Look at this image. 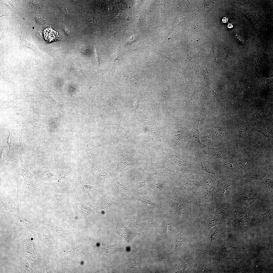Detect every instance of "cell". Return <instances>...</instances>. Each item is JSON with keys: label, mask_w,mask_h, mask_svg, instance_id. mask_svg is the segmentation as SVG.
<instances>
[{"label": "cell", "mask_w": 273, "mask_h": 273, "mask_svg": "<svg viewBox=\"0 0 273 273\" xmlns=\"http://www.w3.org/2000/svg\"><path fill=\"white\" fill-rule=\"evenodd\" d=\"M242 180L233 193L231 206L251 207L257 201L264 198L259 187L261 181L245 182Z\"/></svg>", "instance_id": "1"}, {"label": "cell", "mask_w": 273, "mask_h": 273, "mask_svg": "<svg viewBox=\"0 0 273 273\" xmlns=\"http://www.w3.org/2000/svg\"><path fill=\"white\" fill-rule=\"evenodd\" d=\"M242 181L240 178L226 176L218 179L217 186L213 190L214 201L231 207V200L233 193Z\"/></svg>", "instance_id": "2"}, {"label": "cell", "mask_w": 273, "mask_h": 273, "mask_svg": "<svg viewBox=\"0 0 273 273\" xmlns=\"http://www.w3.org/2000/svg\"><path fill=\"white\" fill-rule=\"evenodd\" d=\"M251 207L252 212L249 230L259 223H273V200L264 198L257 201Z\"/></svg>", "instance_id": "3"}, {"label": "cell", "mask_w": 273, "mask_h": 273, "mask_svg": "<svg viewBox=\"0 0 273 273\" xmlns=\"http://www.w3.org/2000/svg\"><path fill=\"white\" fill-rule=\"evenodd\" d=\"M202 133L200 137L201 139L210 140L208 147L219 148L239 145L238 143L232 141V132L226 127L216 125Z\"/></svg>", "instance_id": "4"}, {"label": "cell", "mask_w": 273, "mask_h": 273, "mask_svg": "<svg viewBox=\"0 0 273 273\" xmlns=\"http://www.w3.org/2000/svg\"><path fill=\"white\" fill-rule=\"evenodd\" d=\"M252 212L251 207L231 206L226 219L230 221L236 233L242 235L248 231Z\"/></svg>", "instance_id": "5"}, {"label": "cell", "mask_w": 273, "mask_h": 273, "mask_svg": "<svg viewBox=\"0 0 273 273\" xmlns=\"http://www.w3.org/2000/svg\"><path fill=\"white\" fill-rule=\"evenodd\" d=\"M256 162L246 157L234 160L219 161V167L226 176L240 178L255 164Z\"/></svg>", "instance_id": "6"}, {"label": "cell", "mask_w": 273, "mask_h": 273, "mask_svg": "<svg viewBox=\"0 0 273 273\" xmlns=\"http://www.w3.org/2000/svg\"><path fill=\"white\" fill-rule=\"evenodd\" d=\"M206 108H202L199 112L197 120L194 123L190 133L184 137L185 147L183 149L192 156L196 158L201 153V150L207 147L200 140L199 123L202 115Z\"/></svg>", "instance_id": "7"}, {"label": "cell", "mask_w": 273, "mask_h": 273, "mask_svg": "<svg viewBox=\"0 0 273 273\" xmlns=\"http://www.w3.org/2000/svg\"><path fill=\"white\" fill-rule=\"evenodd\" d=\"M201 153L213 156L220 160L240 159L245 157L243 150L239 145L219 148L208 147L202 149Z\"/></svg>", "instance_id": "8"}, {"label": "cell", "mask_w": 273, "mask_h": 273, "mask_svg": "<svg viewBox=\"0 0 273 273\" xmlns=\"http://www.w3.org/2000/svg\"><path fill=\"white\" fill-rule=\"evenodd\" d=\"M243 151L245 157L249 159L263 164L273 163V148L268 150L266 148L260 147L253 137Z\"/></svg>", "instance_id": "9"}, {"label": "cell", "mask_w": 273, "mask_h": 273, "mask_svg": "<svg viewBox=\"0 0 273 273\" xmlns=\"http://www.w3.org/2000/svg\"><path fill=\"white\" fill-rule=\"evenodd\" d=\"M219 161L213 156L201 153L196 158V163L200 171L213 174L218 179L226 176L220 168Z\"/></svg>", "instance_id": "10"}, {"label": "cell", "mask_w": 273, "mask_h": 273, "mask_svg": "<svg viewBox=\"0 0 273 273\" xmlns=\"http://www.w3.org/2000/svg\"><path fill=\"white\" fill-rule=\"evenodd\" d=\"M172 155L173 160L180 167L184 175L196 174L200 171L196 163V158L184 149Z\"/></svg>", "instance_id": "11"}, {"label": "cell", "mask_w": 273, "mask_h": 273, "mask_svg": "<svg viewBox=\"0 0 273 273\" xmlns=\"http://www.w3.org/2000/svg\"><path fill=\"white\" fill-rule=\"evenodd\" d=\"M273 163L263 164L256 162L254 165L240 178L245 182L262 181L273 172Z\"/></svg>", "instance_id": "12"}, {"label": "cell", "mask_w": 273, "mask_h": 273, "mask_svg": "<svg viewBox=\"0 0 273 273\" xmlns=\"http://www.w3.org/2000/svg\"><path fill=\"white\" fill-rule=\"evenodd\" d=\"M185 176L180 187L184 192L186 199L190 200L197 194L206 190L200 183L196 174Z\"/></svg>", "instance_id": "13"}, {"label": "cell", "mask_w": 273, "mask_h": 273, "mask_svg": "<svg viewBox=\"0 0 273 273\" xmlns=\"http://www.w3.org/2000/svg\"><path fill=\"white\" fill-rule=\"evenodd\" d=\"M198 204L203 214H210L216 219L223 220L226 219L230 214L231 207H227L214 201Z\"/></svg>", "instance_id": "14"}, {"label": "cell", "mask_w": 273, "mask_h": 273, "mask_svg": "<svg viewBox=\"0 0 273 273\" xmlns=\"http://www.w3.org/2000/svg\"><path fill=\"white\" fill-rule=\"evenodd\" d=\"M14 212L19 221L36 237V232L38 227L39 223L35 215L23 208L15 209Z\"/></svg>", "instance_id": "15"}, {"label": "cell", "mask_w": 273, "mask_h": 273, "mask_svg": "<svg viewBox=\"0 0 273 273\" xmlns=\"http://www.w3.org/2000/svg\"><path fill=\"white\" fill-rule=\"evenodd\" d=\"M259 187L264 197L273 200V172L260 181Z\"/></svg>", "instance_id": "16"}, {"label": "cell", "mask_w": 273, "mask_h": 273, "mask_svg": "<svg viewBox=\"0 0 273 273\" xmlns=\"http://www.w3.org/2000/svg\"><path fill=\"white\" fill-rule=\"evenodd\" d=\"M196 175L201 185L206 190H213L216 188L218 179L214 175L199 171Z\"/></svg>", "instance_id": "17"}, {"label": "cell", "mask_w": 273, "mask_h": 273, "mask_svg": "<svg viewBox=\"0 0 273 273\" xmlns=\"http://www.w3.org/2000/svg\"><path fill=\"white\" fill-rule=\"evenodd\" d=\"M86 146L85 157L89 169L91 171H96L100 166L95 149L88 144Z\"/></svg>", "instance_id": "18"}, {"label": "cell", "mask_w": 273, "mask_h": 273, "mask_svg": "<svg viewBox=\"0 0 273 273\" xmlns=\"http://www.w3.org/2000/svg\"><path fill=\"white\" fill-rule=\"evenodd\" d=\"M223 221L216 219L210 214L204 213L202 217L199 218V222L203 229L209 233L210 230L214 226L222 224Z\"/></svg>", "instance_id": "19"}, {"label": "cell", "mask_w": 273, "mask_h": 273, "mask_svg": "<svg viewBox=\"0 0 273 273\" xmlns=\"http://www.w3.org/2000/svg\"><path fill=\"white\" fill-rule=\"evenodd\" d=\"M190 200L195 206L199 204L213 202L214 201V192L213 190H209L203 191L196 194Z\"/></svg>", "instance_id": "20"}, {"label": "cell", "mask_w": 273, "mask_h": 273, "mask_svg": "<svg viewBox=\"0 0 273 273\" xmlns=\"http://www.w3.org/2000/svg\"><path fill=\"white\" fill-rule=\"evenodd\" d=\"M187 125L184 122L181 120L178 123L173 124L172 126V138L175 146L182 140L183 135L187 128Z\"/></svg>", "instance_id": "21"}, {"label": "cell", "mask_w": 273, "mask_h": 273, "mask_svg": "<svg viewBox=\"0 0 273 273\" xmlns=\"http://www.w3.org/2000/svg\"><path fill=\"white\" fill-rule=\"evenodd\" d=\"M244 247L242 244L237 247L227 246L221 248L219 252L215 253L219 257H225L228 256H235L238 254H240L241 252L243 253Z\"/></svg>", "instance_id": "22"}, {"label": "cell", "mask_w": 273, "mask_h": 273, "mask_svg": "<svg viewBox=\"0 0 273 273\" xmlns=\"http://www.w3.org/2000/svg\"><path fill=\"white\" fill-rule=\"evenodd\" d=\"M15 205L14 202L5 203L3 201H1V213L6 220H9L12 219L15 210L14 206Z\"/></svg>", "instance_id": "23"}, {"label": "cell", "mask_w": 273, "mask_h": 273, "mask_svg": "<svg viewBox=\"0 0 273 273\" xmlns=\"http://www.w3.org/2000/svg\"><path fill=\"white\" fill-rule=\"evenodd\" d=\"M44 224L52 231L56 237L60 238L63 237L64 234V230L63 229L54 223L49 219L47 220Z\"/></svg>", "instance_id": "24"}, {"label": "cell", "mask_w": 273, "mask_h": 273, "mask_svg": "<svg viewBox=\"0 0 273 273\" xmlns=\"http://www.w3.org/2000/svg\"><path fill=\"white\" fill-rule=\"evenodd\" d=\"M222 232V230L221 228L219 229L217 228L215 230L214 232L211 236V242L207 248H210L215 244L219 243L221 241Z\"/></svg>", "instance_id": "25"}, {"label": "cell", "mask_w": 273, "mask_h": 273, "mask_svg": "<svg viewBox=\"0 0 273 273\" xmlns=\"http://www.w3.org/2000/svg\"><path fill=\"white\" fill-rule=\"evenodd\" d=\"M112 183L115 192L120 195L124 194L128 189L127 187L121 184L117 178L112 179Z\"/></svg>", "instance_id": "26"}, {"label": "cell", "mask_w": 273, "mask_h": 273, "mask_svg": "<svg viewBox=\"0 0 273 273\" xmlns=\"http://www.w3.org/2000/svg\"><path fill=\"white\" fill-rule=\"evenodd\" d=\"M28 259L33 269L36 270L39 268L40 258L38 254H35L32 255L28 257Z\"/></svg>", "instance_id": "27"}, {"label": "cell", "mask_w": 273, "mask_h": 273, "mask_svg": "<svg viewBox=\"0 0 273 273\" xmlns=\"http://www.w3.org/2000/svg\"><path fill=\"white\" fill-rule=\"evenodd\" d=\"M44 34L45 39L49 42L54 40L58 35L57 32L51 28L46 29L44 31Z\"/></svg>", "instance_id": "28"}, {"label": "cell", "mask_w": 273, "mask_h": 273, "mask_svg": "<svg viewBox=\"0 0 273 273\" xmlns=\"http://www.w3.org/2000/svg\"><path fill=\"white\" fill-rule=\"evenodd\" d=\"M257 131L263 134L273 145V133L271 130L267 127L263 126L258 128Z\"/></svg>", "instance_id": "29"}, {"label": "cell", "mask_w": 273, "mask_h": 273, "mask_svg": "<svg viewBox=\"0 0 273 273\" xmlns=\"http://www.w3.org/2000/svg\"><path fill=\"white\" fill-rule=\"evenodd\" d=\"M109 175L105 172L101 171L98 174L97 177V184L102 188H103L106 179L109 177Z\"/></svg>", "instance_id": "30"}, {"label": "cell", "mask_w": 273, "mask_h": 273, "mask_svg": "<svg viewBox=\"0 0 273 273\" xmlns=\"http://www.w3.org/2000/svg\"><path fill=\"white\" fill-rule=\"evenodd\" d=\"M80 209L82 214L86 216L90 215L93 211V209L83 203L81 204Z\"/></svg>", "instance_id": "31"}, {"label": "cell", "mask_w": 273, "mask_h": 273, "mask_svg": "<svg viewBox=\"0 0 273 273\" xmlns=\"http://www.w3.org/2000/svg\"><path fill=\"white\" fill-rule=\"evenodd\" d=\"M69 173V171L66 169H64L61 170L60 172L57 182V185L58 186H61V183L62 180L67 176Z\"/></svg>", "instance_id": "32"}, {"label": "cell", "mask_w": 273, "mask_h": 273, "mask_svg": "<svg viewBox=\"0 0 273 273\" xmlns=\"http://www.w3.org/2000/svg\"><path fill=\"white\" fill-rule=\"evenodd\" d=\"M192 97L187 101L186 104V108L188 109H191L194 107L197 103V99L195 97H193V96Z\"/></svg>", "instance_id": "33"}, {"label": "cell", "mask_w": 273, "mask_h": 273, "mask_svg": "<svg viewBox=\"0 0 273 273\" xmlns=\"http://www.w3.org/2000/svg\"><path fill=\"white\" fill-rule=\"evenodd\" d=\"M80 183L82 186V189L83 192L85 195L92 198L89 194L90 190L93 187V186L90 185H83Z\"/></svg>", "instance_id": "34"}, {"label": "cell", "mask_w": 273, "mask_h": 273, "mask_svg": "<svg viewBox=\"0 0 273 273\" xmlns=\"http://www.w3.org/2000/svg\"><path fill=\"white\" fill-rule=\"evenodd\" d=\"M72 70L74 73L76 74L78 76H82L83 75L84 71L80 68L76 64L73 63L72 66Z\"/></svg>", "instance_id": "35"}, {"label": "cell", "mask_w": 273, "mask_h": 273, "mask_svg": "<svg viewBox=\"0 0 273 273\" xmlns=\"http://www.w3.org/2000/svg\"><path fill=\"white\" fill-rule=\"evenodd\" d=\"M20 264L24 272H32V269L30 267L29 265L26 260L21 261Z\"/></svg>", "instance_id": "36"}, {"label": "cell", "mask_w": 273, "mask_h": 273, "mask_svg": "<svg viewBox=\"0 0 273 273\" xmlns=\"http://www.w3.org/2000/svg\"><path fill=\"white\" fill-rule=\"evenodd\" d=\"M54 175L53 174L48 171H43L40 176V179L42 180L46 181L51 179Z\"/></svg>", "instance_id": "37"}, {"label": "cell", "mask_w": 273, "mask_h": 273, "mask_svg": "<svg viewBox=\"0 0 273 273\" xmlns=\"http://www.w3.org/2000/svg\"><path fill=\"white\" fill-rule=\"evenodd\" d=\"M111 63L106 74H109L113 71L118 65L121 62L118 59H115Z\"/></svg>", "instance_id": "38"}, {"label": "cell", "mask_w": 273, "mask_h": 273, "mask_svg": "<svg viewBox=\"0 0 273 273\" xmlns=\"http://www.w3.org/2000/svg\"><path fill=\"white\" fill-rule=\"evenodd\" d=\"M112 204V203L110 201L106 200H103L101 203V211L107 209L111 206Z\"/></svg>", "instance_id": "39"}, {"label": "cell", "mask_w": 273, "mask_h": 273, "mask_svg": "<svg viewBox=\"0 0 273 273\" xmlns=\"http://www.w3.org/2000/svg\"><path fill=\"white\" fill-rule=\"evenodd\" d=\"M184 241V240L182 237H178L176 238L175 240V246L174 248L175 251H177L182 245Z\"/></svg>", "instance_id": "40"}, {"label": "cell", "mask_w": 273, "mask_h": 273, "mask_svg": "<svg viewBox=\"0 0 273 273\" xmlns=\"http://www.w3.org/2000/svg\"><path fill=\"white\" fill-rule=\"evenodd\" d=\"M166 258L162 255L153 256L151 258V261L154 262L164 261L166 260Z\"/></svg>", "instance_id": "41"}, {"label": "cell", "mask_w": 273, "mask_h": 273, "mask_svg": "<svg viewBox=\"0 0 273 273\" xmlns=\"http://www.w3.org/2000/svg\"><path fill=\"white\" fill-rule=\"evenodd\" d=\"M177 201L176 197L174 196L170 197L168 199L167 202L169 204L174 206L176 203Z\"/></svg>", "instance_id": "42"}, {"label": "cell", "mask_w": 273, "mask_h": 273, "mask_svg": "<svg viewBox=\"0 0 273 273\" xmlns=\"http://www.w3.org/2000/svg\"><path fill=\"white\" fill-rule=\"evenodd\" d=\"M171 232V226L170 224L168 221L167 223L166 230V234L168 235Z\"/></svg>", "instance_id": "43"}, {"label": "cell", "mask_w": 273, "mask_h": 273, "mask_svg": "<svg viewBox=\"0 0 273 273\" xmlns=\"http://www.w3.org/2000/svg\"><path fill=\"white\" fill-rule=\"evenodd\" d=\"M137 102L138 100L137 99H135L130 107V108L131 110H133L135 109L137 106Z\"/></svg>", "instance_id": "44"}, {"label": "cell", "mask_w": 273, "mask_h": 273, "mask_svg": "<svg viewBox=\"0 0 273 273\" xmlns=\"http://www.w3.org/2000/svg\"><path fill=\"white\" fill-rule=\"evenodd\" d=\"M36 21L40 23L41 22L42 20V17L40 15H38L36 17Z\"/></svg>", "instance_id": "45"}, {"label": "cell", "mask_w": 273, "mask_h": 273, "mask_svg": "<svg viewBox=\"0 0 273 273\" xmlns=\"http://www.w3.org/2000/svg\"><path fill=\"white\" fill-rule=\"evenodd\" d=\"M14 3L13 2L9 1H7L6 3L7 4V5H8L9 6L13 7H14Z\"/></svg>", "instance_id": "46"}, {"label": "cell", "mask_w": 273, "mask_h": 273, "mask_svg": "<svg viewBox=\"0 0 273 273\" xmlns=\"http://www.w3.org/2000/svg\"><path fill=\"white\" fill-rule=\"evenodd\" d=\"M95 55L96 58V60H97V62L98 63H99V58H98V55L97 52V51H96V50H95Z\"/></svg>", "instance_id": "47"}, {"label": "cell", "mask_w": 273, "mask_h": 273, "mask_svg": "<svg viewBox=\"0 0 273 273\" xmlns=\"http://www.w3.org/2000/svg\"><path fill=\"white\" fill-rule=\"evenodd\" d=\"M228 20V19L226 17H224L223 18L222 20V22L223 23H226L227 22Z\"/></svg>", "instance_id": "48"}, {"label": "cell", "mask_w": 273, "mask_h": 273, "mask_svg": "<svg viewBox=\"0 0 273 273\" xmlns=\"http://www.w3.org/2000/svg\"><path fill=\"white\" fill-rule=\"evenodd\" d=\"M233 27V26L230 23V24H228V28H232Z\"/></svg>", "instance_id": "49"}, {"label": "cell", "mask_w": 273, "mask_h": 273, "mask_svg": "<svg viewBox=\"0 0 273 273\" xmlns=\"http://www.w3.org/2000/svg\"><path fill=\"white\" fill-rule=\"evenodd\" d=\"M64 29H65V32H66V33H67V34H69V32H68V30H67V29L66 28H64Z\"/></svg>", "instance_id": "50"}]
</instances>
